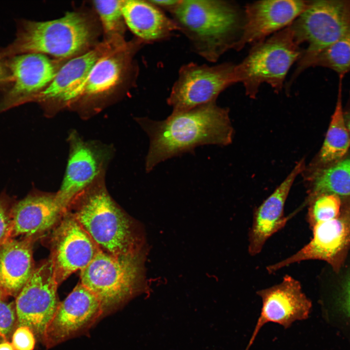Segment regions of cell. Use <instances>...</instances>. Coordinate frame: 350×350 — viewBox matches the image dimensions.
<instances>
[{"mask_svg": "<svg viewBox=\"0 0 350 350\" xmlns=\"http://www.w3.org/2000/svg\"><path fill=\"white\" fill-rule=\"evenodd\" d=\"M136 121L150 139L145 162L148 173L158 163L193 152L197 146L228 145L233 135L228 109L218 106L216 101L185 111L172 112L163 121L146 117Z\"/></svg>", "mask_w": 350, "mask_h": 350, "instance_id": "cell-1", "label": "cell"}, {"mask_svg": "<svg viewBox=\"0 0 350 350\" xmlns=\"http://www.w3.org/2000/svg\"><path fill=\"white\" fill-rule=\"evenodd\" d=\"M103 179L77 195L66 211L103 252L119 256L145 249L140 226L113 201Z\"/></svg>", "mask_w": 350, "mask_h": 350, "instance_id": "cell-2", "label": "cell"}, {"mask_svg": "<svg viewBox=\"0 0 350 350\" xmlns=\"http://www.w3.org/2000/svg\"><path fill=\"white\" fill-rule=\"evenodd\" d=\"M171 15L192 51L210 62L233 49L244 21L237 5L226 0H180Z\"/></svg>", "mask_w": 350, "mask_h": 350, "instance_id": "cell-3", "label": "cell"}, {"mask_svg": "<svg viewBox=\"0 0 350 350\" xmlns=\"http://www.w3.org/2000/svg\"><path fill=\"white\" fill-rule=\"evenodd\" d=\"M93 37L89 20L82 14L68 12L58 19L46 21L19 20L16 38L0 48V60L26 53L71 57L88 47Z\"/></svg>", "mask_w": 350, "mask_h": 350, "instance_id": "cell-4", "label": "cell"}, {"mask_svg": "<svg viewBox=\"0 0 350 350\" xmlns=\"http://www.w3.org/2000/svg\"><path fill=\"white\" fill-rule=\"evenodd\" d=\"M146 249L119 256L100 250L80 271L81 283L98 298L103 314L147 288L144 268Z\"/></svg>", "mask_w": 350, "mask_h": 350, "instance_id": "cell-5", "label": "cell"}, {"mask_svg": "<svg viewBox=\"0 0 350 350\" xmlns=\"http://www.w3.org/2000/svg\"><path fill=\"white\" fill-rule=\"evenodd\" d=\"M304 49L295 39L290 25L252 45L241 62L235 65L237 83L246 95L256 97L261 86L268 84L280 91L291 66L301 57Z\"/></svg>", "mask_w": 350, "mask_h": 350, "instance_id": "cell-6", "label": "cell"}, {"mask_svg": "<svg viewBox=\"0 0 350 350\" xmlns=\"http://www.w3.org/2000/svg\"><path fill=\"white\" fill-rule=\"evenodd\" d=\"M290 27L299 45L307 43L288 82L291 86L320 52L350 34V0H311Z\"/></svg>", "mask_w": 350, "mask_h": 350, "instance_id": "cell-7", "label": "cell"}, {"mask_svg": "<svg viewBox=\"0 0 350 350\" xmlns=\"http://www.w3.org/2000/svg\"><path fill=\"white\" fill-rule=\"evenodd\" d=\"M235 64L224 62L213 66L189 63L178 71L167 99L173 112H182L216 101L218 95L237 83Z\"/></svg>", "mask_w": 350, "mask_h": 350, "instance_id": "cell-8", "label": "cell"}, {"mask_svg": "<svg viewBox=\"0 0 350 350\" xmlns=\"http://www.w3.org/2000/svg\"><path fill=\"white\" fill-rule=\"evenodd\" d=\"M344 198L336 218L314 225L310 242L289 257L268 266V272L272 273L291 264L309 260L326 261L338 272L350 247V197Z\"/></svg>", "mask_w": 350, "mask_h": 350, "instance_id": "cell-9", "label": "cell"}, {"mask_svg": "<svg viewBox=\"0 0 350 350\" xmlns=\"http://www.w3.org/2000/svg\"><path fill=\"white\" fill-rule=\"evenodd\" d=\"M58 285L50 259L35 268L16 298L18 327H29L42 340L60 303L57 293Z\"/></svg>", "mask_w": 350, "mask_h": 350, "instance_id": "cell-10", "label": "cell"}, {"mask_svg": "<svg viewBox=\"0 0 350 350\" xmlns=\"http://www.w3.org/2000/svg\"><path fill=\"white\" fill-rule=\"evenodd\" d=\"M11 82L0 97V113L34 101L56 76L59 63L41 53H26L3 59Z\"/></svg>", "mask_w": 350, "mask_h": 350, "instance_id": "cell-11", "label": "cell"}, {"mask_svg": "<svg viewBox=\"0 0 350 350\" xmlns=\"http://www.w3.org/2000/svg\"><path fill=\"white\" fill-rule=\"evenodd\" d=\"M51 241L50 259L58 285L73 273L86 267L100 251L67 211L55 226Z\"/></svg>", "mask_w": 350, "mask_h": 350, "instance_id": "cell-12", "label": "cell"}, {"mask_svg": "<svg viewBox=\"0 0 350 350\" xmlns=\"http://www.w3.org/2000/svg\"><path fill=\"white\" fill-rule=\"evenodd\" d=\"M262 302L260 315L245 350H249L260 330L268 323L278 324L285 329L298 321L307 319L312 302L302 290L299 281L288 275L280 283L257 291Z\"/></svg>", "mask_w": 350, "mask_h": 350, "instance_id": "cell-13", "label": "cell"}, {"mask_svg": "<svg viewBox=\"0 0 350 350\" xmlns=\"http://www.w3.org/2000/svg\"><path fill=\"white\" fill-rule=\"evenodd\" d=\"M70 154L65 174L56 196L66 209L79 194L103 178L110 154L108 150L77 135H70Z\"/></svg>", "mask_w": 350, "mask_h": 350, "instance_id": "cell-14", "label": "cell"}, {"mask_svg": "<svg viewBox=\"0 0 350 350\" xmlns=\"http://www.w3.org/2000/svg\"><path fill=\"white\" fill-rule=\"evenodd\" d=\"M311 0H267L247 4L240 36L234 50L252 46L290 26L309 6Z\"/></svg>", "mask_w": 350, "mask_h": 350, "instance_id": "cell-15", "label": "cell"}, {"mask_svg": "<svg viewBox=\"0 0 350 350\" xmlns=\"http://www.w3.org/2000/svg\"><path fill=\"white\" fill-rule=\"evenodd\" d=\"M103 314L98 298L80 282L60 302L42 341L47 348L54 346L89 327Z\"/></svg>", "mask_w": 350, "mask_h": 350, "instance_id": "cell-16", "label": "cell"}, {"mask_svg": "<svg viewBox=\"0 0 350 350\" xmlns=\"http://www.w3.org/2000/svg\"><path fill=\"white\" fill-rule=\"evenodd\" d=\"M66 211L56 193L32 192L13 206L10 238L35 237L55 226Z\"/></svg>", "mask_w": 350, "mask_h": 350, "instance_id": "cell-17", "label": "cell"}, {"mask_svg": "<svg viewBox=\"0 0 350 350\" xmlns=\"http://www.w3.org/2000/svg\"><path fill=\"white\" fill-rule=\"evenodd\" d=\"M305 168L304 160L302 159L254 211L248 234V250L250 255L260 253L267 240L285 225L288 219L284 213L286 199L296 178Z\"/></svg>", "mask_w": 350, "mask_h": 350, "instance_id": "cell-18", "label": "cell"}, {"mask_svg": "<svg viewBox=\"0 0 350 350\" xmlns=\"http://www.w3.org/2000/svg\"><path fill=\"white\" fill-rule=\"evenodd\" d=\"M120 46L121 44L118 41L108 40L70 59L61 67L52 81L35 96L34 101L41 103L56 101L62 105L70 104L75 100L77 89L98 60L108 52Z\"/></svg>", "mask_w": 350, "mask_h": 350, "instance_id": "cell-19", "label": "cell"}, {"mask_svg": "<svg viewBox=\"0 0 350 350\" xmlns=\"http://www.w3.org/2000/svg\"><path fill=\"white\" fill-rule=\"evenodd\" d=\"M145 44L136 38L101 57L77 89L75 100L82 96L101 95L118 85L133 67L134 55Z\"/></svg>", "mask_w": 350, "mask_h": 350, "instance_id": "cell-20", "label": "cell"}, {"mask_svg": "<svg viewBox=\"0 0 350 350\" xmlns=\"http://www.w3.org/2000/svg\"><path fill=\"white\" fill-rule=\"evenodd\" d=\"M34 238H10L0 248V296L16 298L33 274Z\"/></svg>", "mask_w": 350, "mask_h": 350, "instance_id": "cell-21", "label": "cell"}, {"mask_svg": "<svg viewBox=\"0 0 350 350\" xmlns=\"http://www.w3.org/2000/svg\"><path fill=\"white\" fill-rule=\"evenodd\" d=\"M125 24L145 44L167 39L178 28L172 18L149 0H123Z\"/></svg>", "mask_w": 350, "mask_h": 350, "instance_id": "cell-22", "label": "cell"}, {"mask_svg": "<svg viewBox=\"0 0 350 350\" xmlns=\"http://www.w3.org/2000/svg\"><path fill=\"white\" fill-rule=\"evenodd\" d=\"M337 102L326 136L318 155L308 169L309 173L332 165L342 159L350 146V135L347 128L342 105L343 77L339 76Z\"/></svg>", "mask_w": 350, "mask_h": 350, "instance_id": "cell-23", "label": "cell"}, {"mask_svg": "<svg viewBox=\"0 0 350 350\" xmlns=\"http://www.w3.org/2000/svg\"><path fill=\"white\" fill-rule=\"evenodd\" d=\"M306 175L310 183L308 203L323 194L350 197V158H343L326 168L306 173Z\"/></svg>", "mask_w": 350, "mask_h": 350, "instance_id": "cell-24", "label": "cell"}, {"mask_svg": "<svg viewBox=\"0 0 350 350\" xmlns=\"http://www.w3.org/2000/svg\"><path fill=\"white\" fill-rule=\"evenodd\" d=\"M331 69L344 77L350 72V34L340 38L320 52L311 61L310 67Z\"/></svg>", "mask_w": 350, "mask_h": 350, "instance_id": "cell-25", "label": "cell"}, {"mask_svg": "<svg viewBox=\"0 0 350 350\" xmlns=\"http://www.w3.org/2000/svg\"><path fill=\"white\" fill-rule=\"evenodd\" d=\"M123 0H95L96 9L109 40L123 38L125 22L122 13Z\"/></svg>", "mask_w": 350, "mask_h": 350, "instance_id": "cell-26", "label": "cell"}, {"mask_svg": "<svg viewBox=\"0 0 350 350\" xmlns=\"http://www.w3.org/2000/svg\"><path fill=\"white\" fill-rule=\"evenodd\" d=\"M308 220L312 228L315 224L336 218L340 213L342 201L333 194L318 195L309 203Z\"/></svg>", "mask_w": 350, "mask_h": 350, "instance_id": "cell-27", "label": "cell"}, {"mask_svg": "<svg viewBox=\"0 0 350 350\" xmlns=\"http://www.w3.org/2000/svg\"><path fill=\"white\" fill-rule=\"evenodd\" d=\"M0 295V342L7 341L15 325L17 317L15 303Z\"/></svg>", "mask_w": 350, "mask_h": 350, "instance_id": "cell-28", "label": "cell"}, {"mask_svg": "<svg viewBox=\"0 0 350 350\" xmlns=\"http://www.w3.org/2000/svg\"><path fill=\"white\" fill-rule=\"evenodd\" d=\"M15 202L5 192L0 194V248L10 238L12 210Z\"/></svg>", "mask_w": 350, "mask_h": 350, "instance_id": "cell-29", "label": "cell"}, {"mask_svg": "<svg viewBox=\"0 0 350 350\" xmlns=\"http://www.w3.org/2000/svg\"><path fill=\"white\" fill-rule=\"evenodd\" d=\"M35 344V334L26 326H18L12 336V344L15 350H33Z\"/></svg>", "mask_w": 350, "mask_h": 350, "instance_id": "cell-30", "label": "cell"}, {"mask_svg": "<svg viewBox=\"0 0 350 350\" xmlns=\"http://www.w3.org/2000/svg\"><path fill=\"white\" fill-rule=\"evenodd\" d=\"M11 82V75L3 60H0V89L3 91Z\"/></svg>", "mask_w": 350, "mask_h": 350, "instance_id": "cell-31", "label": "cell"}, {"mask_svg": "<svg viewBox=\"0 0 350 350\" xmlns=\"http://www.w3.org/2000/svg\"><path fill=\"white\" fill-rule=\"evenodd\" d=\"M151 3L160 9L168 11L170 14L175 9L180 0H149Z\"/></svg>", "mask_w": 350, "mask_h": 350, "instance_id": "cell-32", "label": "cell"}, {"mask_svg": "<svg viewBox=\"0 0 350 350\" xmlns=\"http://www.w3.org/2000/svg\"><path fill=\"white\" fill-rule=\"evenodd\" d=\"M345 299L346 310L350 315V274L348 277L345 284Z\"/></svg>", "mask_w": 350, "mask_h": 350, "instance_id": "cell-33", "label": "cell"}, {"mask_svg": "<svg viewBox=\"0 0 350 350\" xmlns=\"http://www.w3.org/2000/svg\"><path fill=\"white\" fill-rule=\"evenodd\" d=\"M343 113L346 125L350 135V92L347 109L343 110Z\"/></svg>", "mask_w": 350, "mask_h": 350, "instance_id": "cell-34", "label": "cell"}, {"mask_svg": "<svg viewBox=\"0 0 350 350\" xmlns=\"http://www.w3.org/2000/svg\"><path fill=\"white\" fill-rule=\"evenodd\" d=\"M0 350H15L12 343L4 341L0 343Z\"/></svg>", "mask_w": 350, "mask_h": 350, "instance_id": "cell-35", "label": "cell"}]
</instances>
